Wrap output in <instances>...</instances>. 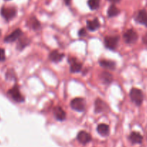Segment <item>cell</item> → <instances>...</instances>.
<instances>
[{
  "instance_id": "13",
  "label": "cell",
  "mask_w": 147,
  "mask_h": 147,
  "mask_svg": "<svg viewBox=\"0 0 147 147\" xmlns=\"http://www.w3.org/2000/svg\"><path fill=\"white\" fill-rule=\"evenodd\" d=\"M97 131L100 135L102 136H107L109 135V133H110V128H109V125H107V124L100 123L97 126Z\"/></svg>"
},
{
  "instance_id": "7",
  "label": "cell",
  "mask_w": 147,
  "mask_h": 147,
  "mask_svg": "<svg viewBox=\"0 0 147 147\" xmlns=\"http://www.w3.org/2000/svg\"><path fill=\"white\" fill-rule=\"evenodd\" d=\"M69 63L70 64V71L72 73L80 72L82 68V65L80 61H77L75 58H70L69 59Z\"/></svg>"
},
{
  "instance_id": "16",
  "label": "cell",
  "mask_w": 147,
  "mask_h": 147,
  "mask_svg": "<svg viewBox=\"0 0 147 147\" xmlns=\"http://www.w3.org/2000/svg\"><path fill=\"white\" fill-rule=\"evenodd\" d=\"M100 26V23L99 22L98 19L95 18L93 20H87V27L90 30L94 31L98 29Z\"/></svg>"
},
{
  "instance_id": "15",
  "label": "cell",
  "mask_w": 147,
  "mask_h": 147,
  "mask_svg": "<svg viewBox=\"0 0 147 147\" xmlns=\"http://www.w3.org/2000/svg\"><path fill=\"white\" fill-rule=\"evenodd\" d=\"M129 139L132 144H141L143 136L138 132H132L129 136Z\"/></svg>"
},
{
  "instance_id": "9",
  "label": "cell",
  "mask_w": 147,
  "mask_h": 147,
  "mask_svg": "<svg viewBox=\"0 0 147 147\" xmlns=\"http://www.w3.org/2000/svg\"><path fill=\"white\" fill-rule=\"evenodd\" d=\"M22 32L20 29H17L12 32L10 35H7L5 38V41L7 43H12L19 39L22 35Z\"/></svg>"
},
{
  "instance_id": "14",
  "label": "cell",
  "mask_w": 147,
  "mask_h": 147,
  "mask_svg": "<svg viewBox=\"0 0 147 147\" xmlns=\"http://www.w3.org/2000/svg\"><path fill=\"white\" fill-rule=\"evenodd\" d=\"M63 56H64V54L59 53L58 51L54 50L49 54V59H50L52 61L58 63V62L61 61L63 59Z\"/></svg>"
},
{
  "instance_id": "22",
  "label": "cell",
  "mask_w": 147,
  "mask_h": 147,
  "mask_svg": "<svg viewBox=\"0 0 147 147\" xmlns=\"http://www.w3.org/2000/svg\"><path fill=\"white\" fill-rule=\"evenodd\" d=\"M28 45V40L27 38H22L19 40L18 43V50H22L25 46Z\"/></svg>"
},
{
  "instance_id": "10",
  "label": "cell",
  "mask_w": 147,
  "mask_h": 147,
  "mask_svg": "<svg viewBox=\"0 0 147 147\" xmlns=\"http://www.w3.org/2000/svg\"><path fill=\"white\" fill-rule=\"evenodd\" d=\"M77 140L82 144H87L92 140L90 134L84 131H82L77 134Z\"/></svg>"
},
{
  "instance_id": "25",
  "label": "cell",
  "mask_w": 147,
  "mask_h": 147,
  "mask_svg": "<svg viewBox=\"0 0 147 147\" xmlns=\"http://www.w3.org/2000/svg\"><path fill=\"white\" fill-rule=\"evenodd\" d=\"M143 42H144L145 44L147 45V33L146 34L144 37H143Z\"/></svg>"
},
{
  "instance_id": "1",
  "label": "cell",
  "mask_w": 147,
  "mask_h": 147,
  "mask_svg": "<svg viewBox=\"0 0 147 147\" xmlns=\"http://www.w3.org/2000/svg\"><path fill=\"white\" fill-rule=\"evenodd\" d=\"M130 97L133 102L138 106L141 105L144 100V94L142 91L137 88L131 89L130 92Z\"/></svg>"
},
{
  "instance_id": "20",
  "label": "cell",
  "mask_w": 147,
  "mask_h": 147,
  "mask_svg": "<svg viewBox=\"0 0 147 147\" xmlns=\"http://www.w3.org/2000/svg\"><path fill=\"white\" fill-rule=\"evenodd\" d=\"M101 79L105 84H109L113 82V76L107 71H104L101 74Z\"/></svg>"
},
{
  "instance_id": "11",
  "label": "cell",
  "mask_w": 147,
  "mask_h": 147,
  "mask_svg": "<svg viewBox=\"0 0 147 147\" xmlns=\"http://www.w3.org/2000/svg\"><path fill=\"white\" fill-rule=\"evenodd\" d=\"M94 108H95L94 109L95 113H99L105 111L107 109V106L104 101H102L100 99H97V100H96L95 103H94Z\"/></svg>"
},
{
  "instance_id": "26",
  "label": "cell",
  "mask_w": 147,
  "mask_h": 147,
  "mask_svg": "<svg viewBox=\"0 0 147 147\" xmlns=\"http://www.w3.org/2000/svg\"><path fill=\"white\" fill-rule=\"evenodd\" d=\"M108 1L110 2H112V3L115 4V3H118V2H119L121 0H108Z\"/></svg>"
},
{
  "instance_id": "18",
  "label": "cell",
  "mask_w": 147,
  "mask_h": 147,
  "mask_svg": "<svg viewBox=\"0 0 147 147\" xmlns=\"http://www.w3.org/2000/svg\"><path fill=\"white\" fill-rule=\"evenodd\" d=\"M28 24L33 30H38L40 28V22L35 17H32L31 18H30L29 20L28 21Z\"/></svg>"
},
{
  "instance_id": "17",
  "label": "cell",
  "mask_w": 147,
  "mask_h": 147,
  "mask_svg": "<svg viewBox=\"0 0 147 147\" xmlns=\"http://www.w3.org/2000/svg\"><path fill=\"white\" fill-rule=\"evenodd\" d=\"M100 65L103 68L109 69H114L115 68V63L113 61L102 59L100 61Z\"/></svg>"
},
{
  "instance_id": "6",
  "label": "cell",
  "mask_w": 147,
  "mask_h": 147,
  "mask_svg": "<svg viewBox=\"0 0 147 147\" xmlns=\"http://www.w3.org/2000/svg\"><path fill=\"white\" fill-rule=\"evenodd\" d=\"M1 14L6 20H10L15 17L17 14V10L14 7H4L1 9Z\"/></svg>"
},
{
  "instance_id": "28",
  "label": "cell",
  "mask_w": 147,
  "mask_h": 147,
  "mask_svg": "<svg viewBox=\"0 0 147 147\" xmlns=\"http://www.w3.org/2000/svg\"><path fill=\"white\" fill-rule=\"evenodd\" d=\"M5 1H9V0H5Z\"/></svg>"
},
{
  "instance_id": "8",
  "label": "cell",
  "mask_w": 147,
  "mask_h": 147,
  "mask_svg": "<svg viewBox=\"0 0 147 147\" xmlns=\"http://www.w3.org/2000/svg\"><path fill=\"white\" fill-rule=\"evenodd\" d=\"M135 20L138 23L147 26V12L144 9H141L137 13Z\"/></svg>"
},
{
  "instance_id": "19",
  "label": "cell",
  "mask_w": 147,
  "mask_h": 147,
  "mask_svg": "<svg viewBox=\"0 0 147 147\" xmlns=\"http://www.w3.org/2000/svg\"><path fill=\"white\" fill-rule=\"evenodd\" d=\"M120 13V10L115 5H113L109 7L108 10H107V16L109 18H113V17H115Z\"/></svg>"
},
{
  "instance_id": "23",
  "label": "cell",
  "mask_w": 147,
  "mask_h": 147,
  "mask_svg": "<svg viewBox=\"0 0 147 147\" xmlns=\"http://www.w3.org/2000/svg\"><path fill=\"white\" fill-rule=\"evenodd\" d=\"M5 60V51L3 49L0 48V61Z\"/></svg>"
},
{
  "instance_id": "5",
  "label": "cell",
  "mask_w": 147,
  "mask_h": 147,
  "mask_svg": "<svg viewBox=\"0 0 147 147\" xmlns=\"http://www.w3.org/2000/svg\"><path fill=\"white\" fill-rule=\"evenodd\" d=\"M118 41V36H107L105 38V45L107 49L113 51L117 48Z\"/></svg>"
},
{
  "instance_id": "27",
  "label": "cell",
  "mask_w": 147,
  "mask_h": 147,
  "mask_svg": "<svg viewBox=\"0 0 147 147\" xmlns=\"http://www.w3.org/2000/svg\"><path fill=\"white\" fill-rule=\"evenodd\" d=\"M65 3H66V5H70V2H71V0H64Z\"/></svg>"
},
{
  "instance_id": "12",
  "label": "cell",
  "mask_w": 147,
  "mask_h": 147,
  "mask_svg": "<svg viewBox=\"0 0 147 147\" xmlns=\"http://www.w3.org/2000/svg\"><path fill=\"white\" fill-rule=\"evenodd\" d=\"M53 114H54L55 118L58 121H63V120H65V118L66 117V113L63 110V108L61 107H55L54 110H53Z\"/></svg>"
},
{
  "instance_id": "2",
  "label": "cell",
  "mask_w": 147,
  "mask_h": 147,
  "mask_svg": "<svg viewBox=\"0 0 147 147\" xmlns=\"http://www.w3.org/2000/svg\"><path fill=\"white\" fill-rule=\"evenodd\" d=\"M71 107L76 111L78 112H82L85 108V102L83 98L77 97L71 100Z\"/></svg>"
},
{
  "instance_id": "3",
  "label": "cell",
  "mask_w": 147,
  "mask_h": 147,
  "mask_svg": "<svg viewBox=\"0 0 147 147\" xmlns=\"http://www.w3.org/2000/svg\"><path fill=\"white\" fill-rule=\"evenodd\" d=\"M123 39L128 44H132L138 40V34L133 29L128 30L123 35Z\"/></svg>"
},
{
  "instance_id": "4",
  "label": "cell",
  "mask_w": 147,
  "mask_h": 147,
  "mask_svg": "<svg viewBox=\"0 0 147 147\" xmlns=\"http://www.w3.org/2000/svg\"><path fill=\"white\" fill-rule=\"evenodd\" d=\"M8 94L15 101L18 102H22L25 100V98L20 92V89L18 85H15L12 89H10L8 92Z\"/></svg>"
},
{
  "instance_id": "24",
  "label": "cell",
  "mask_w": 147,
  "mask_h": 147,
  "mask_svg": "<svg viewBox=\"0 0 147 147\" xmlns=\"http://www.w3.org/2000/svg\"><path fill=\"white\" fill-rule=\"evenodd\" d=\"M86 34H87V32H86V30H85V28H82L81 30H80V31H79V36H80V37H83V36H84V35H86Z\"/></svg>"
},
{
  "instance_id": "21",
  "label": "cell",
  "mask_w": 147,
  "mask_h": 147,
  "mask_svg": "<svg viewBox=\"0 0 147 147\" xmlns=\"http://www.w3.org/2000/svg\"><path fill=\"white\" fill-rule=\"evenodd\" d=\"M89 7L92 10H96L99 8L100 5V0H88L87 2Z\"/></svg>"
}]
</instances>
